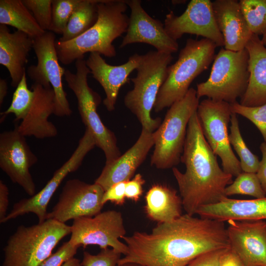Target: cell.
Instances as JSON below:
<instances>
[{"label":"cell","mask_w":266,"mask_h":266,"mask_svg":"<svg viewBox=\"0 0 266 266\" xmlns=\"http://www.w3.org/2000/svg\"><path fill=\"white\" fill-rule=\"evenodd\" d=\"M0 24L13 27L33 38L45 32L22 0H0Z\"/></svg>","instance_id":"4316f807"},{"label":"cell","mask_w":266,"mask_h":266,"mask_svg":"<svg viewBox=\"0 0 266 266\" xmlns=\"http://www.w3.org/2000/svg\"><path fill=\"white\" fill-rule=\"evenodd\" d=\"M231 249L243 266H266V221L227 222Z\"/></svg>","instance_id":"ac0fdd59"},{"label":"cell","mask_w":266,"mask_h":266,"mask_svg":"<svg viewBox=\"0 0 266 266\" xmlns=\"http://www.w3.org/2000/svg\"><path fill=\"white\" fill-rule=\"evenodd\" d=\"M217 47L207 38L187 40L176 62L168 67L166 78L154 106L155 112L169 107L185 97L193 80L207 69L214 60Z\"/></svg>","instance_id":"5b68a950"},{"label":"cell","mask_w":266,"mask_h":266,"mask_svg":"<svg viewBox=\"0 0 266 266\" xmlns=\"http://www.w3.org/2000/svg\"><path fill=\"white\" fill-rule=\"evenodd\" d=\"M245 48L249 55V77L240 103L257 106L266 103V47L258 35L253 34Z\"/></svg>","instance_id":"d4e9b609"},{"label":"cell","mask_w":266,"mask_h":266,"mask_svg":"<svg viewBox=\"0 0 266 266\" xmlns=\"http://www.w3.org/2000/svg\"><path fill=\"white\" fill-rule=\"evenodd\" d=\"M145 182V180L140 173L136 174L132 180L127 181L125 187L126 198L135 202L138 201L142 195V186Z\"/></svg>","instance_id":"ab89813d"},{"label":"cell","mask_w":266,"mask_h":266,"mask_svg":"<svg viewBox=\"0 0 266 266\" xmlns=\"http://www.w3.org/2000/svg\"><path fill=\"white\" fill-rule=\"evenodd\" d=\"M39 27L49 31L52 21V0H22Z\"/></svg>","instance_id":"e575fe53"},{"label":"cell","mask_w":266,"mask_h":266,"mask_svg":"<svg viewBox=\"0 0 266 266\" xmlns=\"http://www.w3.org/2000/svg\"><path fill=\"white\" fill-rule=\"evenodd\" d=\"M122 239L128 252L118 265L185 266L202 253L230 247L224 222L186 213L158 223L150 233L136 232Z\"/></svg>","instance_id":"6da1fadb"},{"label":"cell","mask_w":266,"mask_h":266,"mask_svg":"<svg viewBox=\"0 0 266 266\" xmlns=\"http://www.w3.org/2000/svg\"><path fill=\"white\" fill-rule=\"evenodd\" d=\"M9 191L6 185L0 180V223L6 217L8 209Z\"/></svg>","instance_id":"b9f144b4"},{"label":"cell","mask_w":266,"mask_h":266,"mask_svg":"<svg viewBox=\"0 0 266 266\" xmlns=\"http://www.w3.org/2000/svg\"><path fill=\"white\" fill-rule=\"evenodd\" d=\"M75 73L66 69L64 77L68 87L73 91L77 100V107L81 120L93 134L96 145L101 149L106 158L105 164L110 163L121 155L114 133L102 123L97 112L101 98L88 85L87 77L90 70L86 60L75 61Z\"/></svg>","instance_id":"9c48e42d"},{"label":"cell","mask_w":266,"mask_h":266,"mask_svg":"<svg viewBox=\"0 0 266 266\" xmlns=\"http://www.w3.org/2000/svg\"><path fill=\"white\" fill-rule=\"evenodd\" d=\"M141 58L142 55L135 53L129 57L126 63L113 66L107 64L99 53H90L86 60V64L93 77L104 91L106 97L103 103L108 111L115 109L120 88L129 82L130 74L136 69Z\"/></svg>","instance_id":"d6986e66"},{"label":"cell","mask_w":266,"mask_h":266,"mask_svg":"<svg viewBox=\"0 0 266 266\" xmlns=\"http://www.w3.org/2000/svg\"><path fill=\"white\" fill-rule=\"evenodd\" d=\"M81 0H52L49 31L62 35L75 8Z\"/></svg>","instance_id":"d6a6232c"},{"label":"cell","mask_w":266,"mask_h":266,"mask_svg":"<svg viewBox=\"0 0 266 266\" xmlns=\"http://www.w3.org/2000/svg\"><path fill=\"white\" fill-rule=\"evenodd\" d=\"M121 254L111 248L101 249L97 255L87 251L83 253L81 266H117Z\"/></svg>","instance_id":"d590c367"},{"label":"cell","mask_w":266,"mask_h":266,"mask_svg":"<svg viewBox=\"0 0 266 266\" xmlns=\"http://www.w3.org/2000/svg\"><path fill=\"white\" fill-rule=\"evenodd\" d=\"M131 9L128 27L120 48L135 43L154 46L157 51L172 54L178 51L177 41L166 33L164 24L151 17L143 9L139 0H126Z\"/></svg>","instance_id":"e0dca14e"},{"label":"cell","mask_w":266,"mask_h":266,"mask_svg":"<svg viewBox=\"0 0 266 266\" xmlns=\"http://www.w3.org/2000/svg\"><path fill=\"white\" fill-rule=\"evenodd\" d=\"M69 242L84 247L97 245L101 249L109 247L125 255L128 247L120 241L125 235L122 215L116 210L100 212L93 217H84L73 220Z\"/></svg>","instance_id":"7c38bea8"},{"label":"cell","mask_w":266,"mask_h":266,"mask_svg":"<svg viewBox=\"0 0 266 266\" xmlns=\"http://www.w3.org/2000/svg\"><path fill=\"white\" fill-rule=\"evenodd\" d=\"M200 217L220 222L266 220V197L252 200L226 197L221 201L201 207L197 212Z\"/></svg>","instance_id":"cb8c5ba5"},{"label":"cell","mask_w":266,"mask_h":266,"mask_svg":"<svg viewBox=\"0 0 266 266\" xmlns=\"http://www.w3.org/2000/svg\"><path fill=\"white\" fill-rule=\"evenodd\" d=\"M262 154V160L260 162L259 168L256 174L260 181L262 187L266 194V143L264 141L260 146Z\"/></svg>","instance_id":"60d3db41"},{"label":"cell","mask_w":266,"mask_h":266,"mask_svg":"<svg viewBox=\"0 0 266 266\" xmlns=\"http://www.w3.org/2000/svg\"><path fill=\"white\" fill-rule=\"evenodd\" d=\"M229 141L238 155L243 172L256 173L260 162L258 157L247 146L240 133L236 114L232 113L230 121Z\"/></svg>","instance_id":"f1b7e54d"},{"label":"cell","mask_w":266,"mask_h":266,"mask_svg":"<svg viewBox=\"0 0 266 266\" xmlns=\"http://www.w3.org/2000/svg\"><path fill=\"white\" fill-rule=\"evenodd\" d=\"M33 38L17 30L11 33L8 27L0 25V64L8 70L11 86L17 87L26 72L29 52Z\"/></svg>","instance_id":"603a6c76"},{"label":"cell","mask_w":266,"mask_h":266,"mask_svg":"<svg viewBox=\"0 0 266 266\" xmlns=\"http://www.w3.org/2000/svg\"><path fill=\"white\" fill-rule=\"evenodd\" d=\"M71 232V226L53 219L31 226H20L3 248L2 266H39Z\"/></svg>","instance_id":"8992f818"},{"label":"cell","mask_w":266,"mask_h":266,"mask_svg":"<svg viewBox=\"0 0 266 266\" xmlns=\"http://www.w3.org/2000/svg\"><path fill=\"white\" fill-rule=\"evenodd\" d=\"M180 162L185 165V172L175 167L172 170L186 214L194 216L201 207L228 197L225 190L233 182V176L220 167L203 135L197 111L188 125Z\"/></svg>","instance_id":"7a4b0ae2"},{"label":"cell","mask_w":266,"mask_h":266,"mask_svg":"<svg viewBox=\"0 0 266 266\" xmlns=\"http://www.w3.org/2000/svg\"><path fill=\"white\" fill-rule=\"evenodd\" d=\"M164 27L167 34L176 41L188 33L207 38L217 47L224 46L223 37L217 25L210 0H191L180 16L170 11L166 16Z\"/></svg>","instance_id":"9a60e30c"},{"label":"cell","mask_w":266,"mask_h":266,"mask_svg":"<svg viewBox=\"0 0 266 266\" xmlns=\"http://www.w3.org/2000/svg\"><path fill=\"white\" fill-rule=\"evenodd\" d=\"M229 248L211 250L202 253L193 259L185 266H219L223 255Z\"/></svg>","instance_id":"74e56055"},{"label":"cell","mask_w":266,"mask_h":266,"mask_svg":"<svg viewBox=\"0 0 266 266\" xmlns=\"http://www.w3.org/2000/svg\"><path fill=\"white\" fill-rule=\"evenodd\" d=\"M154 144V132L142 129L138 139L129 149L115 161L105 164L95 183L105 191L115 183L130 180Z\"/></svg>","instance_id":"ffe728a7"},{"label":"cell","mask_w":266,"mask_h":266,"mask_svg":"<svg viewBox=\"0 0 266 266\" xmlns=\"http://www.w3.org/2000/svg\"><path fill=\"white\" fill-rule=\"evenodd\" d=\"M126 182L127 181H122L115 183L104 191L102 199V203L104 205L107 201H110L116 205H123L126 199Z\"/></svg>","instance_id":"f35d334b"},{"label":"cell","mask_w":266,"mask_h":266,"mask_svg":"<svg viewBox=\"0 0 266 266\" xmlns=\"http://www.w3.org/2000/svg\"><path fill=\"white\" fill-rule=\"evenodd\" d=\"M219 266H243L236 254L228 249L223 255Z\"/></svg>","instance_id":"7bdbcfd3"},{"label":"cell","mask_w":266,"mask_h":266,"mask_svg":"<svg viewBox=\"0 0 266 266\" xmlns=\"http://www.w3.org/2000/svg\"><path fill=\"white\" fill-rule=\"evenodd\" d=\"M79 246L71 244L69 241L63 243L58 250L51 254L39 266H62L74 258Z\"/></svg>","instance_id":"8d00e7d4"},{"label":"cell","mask_w":266,"mask_h":266,"mask_svg":"<svg viewBox=\"0 0 266 266\" xmlns=\"http://www.w3.org/2000/svg\"><path fill=\"white\" fill-rule=\"evenodd\" d=\"M212 6L218 27L221 33L224 48L239 51L245 47L253 34L236 0H216Z\"/></svg>","instance_id":"7402d4cb"},{"label":"cell","mask_w":266,"mask_h":266,"mask_svg":"<svg viewBox=\"0 0 266 266\" xmlns=\"http://www.w3.org/2000/svg\"><path fill=\"white\" fill-rule=\"evenodd\" d=\"M62 266H81V264L79 259L73 258L64 263Z\"/></svg>","instance_id":"f6af8a7d"},{"label":"cell","mask_w":266,"mask_h":266,"mask_svg":"<svg viewBox=\"0 0 266 266\" xmlns=\"http://www.w3.org/2000/svg\"><path fill=\"white\" fill-rule=\"evenodd\" d=\"M55 33L45 31L33 38V48L37 58V64L30 66L29 77L34 83L44 87H52L55 95L54 115L58 117L72 113L66 94L64 90L62 78L66 69L59 64L55 46Z\"/></svg>","instance_id":"8fae6325"},{"label":"cell","mask_w":266,"mask_h":266,"mask_svg":"<svg viewBox=\"0 0 266 266\" xmlns=\"http://www.w3.org/2000/svg\"><path fill=\"white\" fill-rule=\"evenodd\" d=\"M117 266H143L135 263H126L122 265H117Z\"/></svg>","instance_id":"bcb514c9"},{"label":"cell","mask_w":266,"mask_h":266,"mask_svg":"<svg viewBox=\"0 0 266 266\" xmlns=\"http://www.w3.org/2000/svg\"><path fill=\"white\" fill-rule=\"evenodd\" d=\"M128 7L124 0H99L98 20L91 28L70 41L56 40L59 61L68 65L83 59L88 52L114 57L116 51L113 42L126 33L128 27L129 17L125 13Z\"/></svg>","instance_id":"3957f363"},{"label":"cell","mask_w":266,"mask_h":266,"mask_svg":"<svg viewBox=\"0 0 266 266\" xmlns=\"http://www.w3.org/2000/svg\"><path fill=\"white\" fill-rule=\"evenodd\" d=\"M248 53L246 48L232 51L222 48L215 56L208 79L197 84L199 99L235 102L241 98L248 86Z\"/></svg>","instance_id":"ba28073f"},{"label":"cell","mask_w":266,"mask_h":266,"mask_svg":"<svg viewBox=\"0 0 266 266\" xmlns=\"http://www.w3.org/2000/svg\"><path fill=\"white\" fill-rule=\"evenodd\" d=\"M99 1V0H81L73 12L58 40L61 42L70 41L91 28L98 20Z\"/></svg>","instance_id":"83f0119b"},{"label":"cell","mask_w":266,"mask_h":266,"mask_svg":"<svg viewBox=\"0 0 266 266\" xmlns=\"http://www.w3.org/2000/svg\"><path fill=\"white\" fill-rule=\"evenodd\" d=\"M145 202L147 216L158 223L169 222L182 215L181 198L166 185H153L146 194Z\"/></svg>","instance_id":"484cf974"},{"label":"cell","mask_w":266,"mask_h":266,"mask_svg":"<svg viewBox=\"0 0 266 266\" xmlns=\"http://www.w3.org/2000/svg\"><path fill=\"white\" fill-rule=\"evenodd\" d=\"M172 59V54L157 51H150L142 55L136 69V75L131 79L133 89L124 98L125 106L136 116L142 129L151 133L154 132L161 124V119L152 118L150 113L166 78L168 67Z\"/></svg>","instance_id":"277c9868"},{"label":"cell","mask_w":266,"mask_h":266,"mask_svg":"<svg viewBox=\"0 0 266 266\" xmlns=\"http://www.w3.org/2000/svg\"><path fill=\"white\" fill-rule=\"evenodd\" d=\"M199 103L196 90L190 88L183 99L169 107L164 120L154 132L155 144L150 160L151 166L166 169L180 163L188 125Z\"/></svg>","instance_id":"52a82bcc"},{"label":"cell","mask_w":266,"mask_h":266,"mask_svg":"<svg viewBox=\"0 0 266 266\" xmlns=\"http://www.w3.org/2000/svg\"><path fill=\"white\" fill-rule=\"evenodd\" d=\"M34 96V92L28 87L25 72L13 93L10 105L1 113L2 120L4 116L10 113L15 115L16 120H23L32 106Z\"/></svg>","instance_id":"4dcf8cb0"},{"label":"cell","mask_w":266,"mask_h":266,"mask_svg":"<svg viewBox=\"0 0 266 266\" xmlns=\"http://www.w3.org/2000/svg\"><path fill=\"white\" fill-rule=\"evenodd\" d=\"M225 194L227 197L234 195H248L255 199L266 197L256 173L243 171L226 187Z\"/></svg>","instance_id":"1f68e13d"},{"label":"cell","mask_w":266,"mask_h":266,"mask_svg":"<svg viewBox=\"0 0 266 266\" xmlns=\"http://www.w3.org/2000/svg\"><path fill=\"white\" fill-rule=\"evenodd\" d=\"M104 193L103 189L95 183L89 184L78 179L67 180L47 219L65 223L71 219L94 216L100 212L104 205Z\"/></svg>","instance_id":"5bb4252c"},{"label":"cell","mask_w":266,"mask_h":266,"mask_svg":"<svg viewBox=\"0 0 266 266\" xmlns=\"http://www.w3.org/2000/svg\"><path fill=\"white\" fill-rule=\"evenodd\" d=\"M197 112L203 135L214 153L221 159L222 169L233 177L237 176L242 171L229 141L230 104L207 98L199 103Z\"/></svg>","instance_id":"30bf717a"},{"label":"cell","mask_w":266,"mask_h":266,"mask_svg":"<svg viewBox=\"0 0 266 266\" xmlns=\"http://www.w3.org/2000/svg\"><path fill=\"white\" fill-rule=\"evenodd\" d=\"M95 146L96 141L93 134L86 129L83 136L71 156L55 171L45 186L33 196L22 199L15 203L2 223L29 213L35 214L38 223L46 220L48 204L60 184L68 174L78 169L86 155Z\"/></svg>","instance_id":"4fadbf2b"},{"label":"cell","mask_w":266,"mask_h":266,"mask_svg":"<svg viewBox=\"0 0 266 266\" xmlns=\"http://www.w3.org/2000/svg\"><path fill=\"white\" fill-rule=\"evenodd\" d=\"M32 89L34 93L32 106L27 116L16 128L25 137L33 136L38 139L55 137L58 134L57 129L48 120L55 110L53 89L52 87H44L34 83Z\"/></svg>","instance_id":"44dd1931"},{"label":"cell","mask_w":266,"mask_h":266,"mask_svg":"<svg viewBox=\"0 0 266 266\" xmlns=\"http://www.w3.org/2000/svg\"><path fill=\"white\" fill-rule=\"evenodd\" d=\"M261 41L264 46L266 47V32L263 35V37L261 39Z\"/></svg>","instance_id":"7dc6e473"},{"label":"cell","mask_w":266,"mask_h":266,"mask_svg":"<svg viewBox=\"0 0 266 266\" xmlns=\"http://www.w3.org/2000/svg\"><path fill=\"white\" fill-rule=\"evenodd\" d=\"M239 2L252 33L263 35L266 32V0H240Z\"/></svg>","instance_id":"f546056e"},{"label":"cell","mask_w":266,"mask_h":266,"mask_svg":"<svg viewBox=\"0 0 266 266\" xmlns=\"http://www.w3.org/2000/svg\"><path fill=\"white\" fill-rule=\"evenodd\" d=\"M233 113L250 121L257 128L266 143V103L257 106H246L237 101L230 103Z\"/></svg>","instance_id":"836d02e7"},{"label":"cell","mask_w":266,"mask_h":266,"mask_svg":"<svg viewBox=\"0 0 266 266\" xmlns=\"http://www.w3.org/2000/svg\"><path fill=\"white\" fill-rule=\"evenodd\" d=\"M38 161L25 136L15 128L0 134V167L14 183L30 197L35 194V185L30 169Z\"/></svg>","instance_id":"2e32d148"},{"label":"cell","mask_w":266,"mask_h":266,"mask_svg":"<svg viewBox=\"0 0 266 266\" xmlns=\"http://www.w3.org/2000/svg\"><path fill=\"white\" fill-rule=\"evenodd\" d=\"M7 84L5 79H0V105H1L7 93Z\"/></svg>","instance_id":"ee69618b"}]
</instances>
